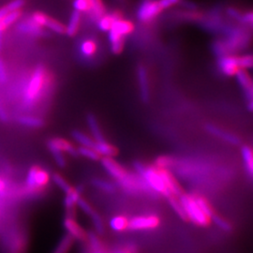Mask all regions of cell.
Wrapping results in <instances>:
<instances>
[{"label": "cell", "instance_id": "obj_34", "mask_svg": "<svg viewBox=\"0 0 253 253\" xmlns=\"http://www.w3.org/2000/svg\"><path fill=\"white\" fill-rule=\"evenodd\" d=\"M170 206L172 207V209L174 210V212L183 219H188L187 214L185 212V209L183 208L182 204H181L180 200L173 195H171L170 197H168Z\"/></svg>", "mask_w": 253, "mask_h": 253}, {"label": "cell", "instance_id": "obj_21", "mask_svg": "<svg viewBox=\"0 0 253 253\" xmlns=\"http://www.w3.org/2000/svg\"><path fill=\"white\" fill-rule=\"evenodd\" d=\"M82 188H73V190L70 192L66 193L65 199H64V206L68 212H70L72 215V212L73 209L75 208V206H77V202L78 200L81 198Z\"/></svg>", "mask_w": 253, "mask_h": 253}, {"label": "cell", "instance_id": "obj_12", "mask_svg": "<svg viewBox=\"0 0 253 253\" xmlns=\"http://www.w3.org/2000/svg\"><path fill=\"white\" fill-rule=\"evenodd\" d=\"M217 69L219 73L225 76H234L239 69L238 56L235 54H226L218 57Z\"/></svg>", "mask_w": 253, "mask_h": 253}, {"label": "cell", "instance_id": "obj_9", "mask_svg": "<svg viewBox=\"0 0 253 253\" xmlns=\"http://www.w3.org/2000/svg\"><path fill=\"white\" fill-rule=\"evenodd\" d=\"M30 18L32 19L38 26L41 27H46L57 34L65 33V26L59 21L46 15L43 12L37 11Z\"/></svg>", "mask_w": 253, "mask_h": 253}, {"label": "cell", "instance_id": "obj_11", "mask_svg": "<svg viewBox=\"0 0 253 253\" xmlns=\"http://www.w3.org/2000/svg\"><path fill=\"white\" fill-rule=\"evenodd\" d=\"M47 147L49 150H57L63 154L73 156L74 158L79 157L77 147L72 144L69 140L64 138L54 137V138L49 139L47 142Z\"/></svg>", "mask_w": 253, "mask_h": 253}, {"label": "cell", "instance_id": "obj_15", "mask_svg": "<svg viewBox=\"0 0 253 253\" xmlns=\"http://www.w3.org/2000/svg\"><path fill=\"white\" fill-rule=\"evenodd\" d=\"M159 170H160L161 175L163 177V182H164L166 188L170 191V193L175 197L181 196L183 194L182 189H181L179 184L177 183V181L174 179V177L172 176V174L168 172L167 170H161V169H159Z\"/></svg>", "mask_w": 253, "mask_h": 253}, {"label": "cell", "instance_id": "obj_23", "mask_svg": "<svg viewBox=\"0 0 253 253\" xmlns=\"http://www.w3.org/2000/svg\"><path fill=\"white\" fill-rule=\"evenodd\" d=\"M80 21H81V14L80 12L73 10L69 19L68 25L65 27V33L68 36H75L78 32L79 26H80Z\"/></svg>", "mask_w": 253, "mask_h": 253}, {"label": "cell", "instance_id": "obj_10", "mask_svg": "<svg viewBox=\"0 0 253 253\" xmlns=\"http://www.w3.org/2000/svg\"><path fill=\"white\" fill-rule=\"evenodd\" d=\"M63 227L67 234L71 235L74 240H78L80 242L87 241V233L72 215H68L65 217Z\"/></svg>", "mask_w": 253, "mask_h": 253}, {"label": "cell", "instance_id": "obj_47", "mask_svg": "<svg viewBox=\"0 0 253 253\" xmlns=\"http://www.w3.org/2000/svg\"><path fill=\"white\" fill-rule=\"evenodd\" d=\"M178 5L181 6L182 8L188 9V10H190V11L197 10V8H198L197 5H196L194 2L190 1V0H180V2H179Z\"/></svg>", "mask_w": 253, "mask_h": 253}, {"label": "cell", "instance_id": "obj_37", "mask_svg": "<svg viewBox=\"0 0 253 253\" xmlns=\"http://www.w3.org/2000/svg\"><path fill=\"white\" fill-rule=\"evenodd\" d=\"M194 198H195V201L197 202V204H198L200 208L203 210V212H204L209 218H211V217L214 216V212H213L212 208L209 206V204H208L206 200L204 199V198H202V197H194Z\"/></svg>", "mask_w": 253, "mask_h": 253}, {"label": "cell", "instance_id": "obj_43", "mask_svg": "<svg viewBox=\"0 0 253 253\" xmlns=\"http://www.w3.org/2000/svg\"><path fill=\"white\" fill-rule=\"evenodd\" d=\"M211 218L215 221V223L217 224V226L221 228L222 230H224V231H230L231 230V225L229 224V222H227L224 218L216 216L215 214Z\"/></svg>", "mask_w": 253, "mask_h": 253}, {"label": "cell", "instance_id": "obj_44", "mask_svg": "<svg viewBox=\"0 0 253 253\" xmlns=\"http://www.w3.org/2000/svg\"><path fill=\"white\" fill-rule=\"evenodd\" d=\"M227 14L231 17V18L236 20L238 22H240V19L242 16V12L239 9H235L234 7H228L226 9Z\"/></svg>", "mask_w": 253, "mask_h": 253}, {"label": "cell", "instance_id": "obj_3", "mask_svg": "<svg viewBox=\"0 0 253 253\" xmlns=\"http://www.w3.org/2000/svg\"><path fill=\"white\" fill-rule=\"evenodd\" d=\"M133 25L131 22L122 18L117 20L108 31L110 49L113 54H119L124 49V37L133 31Z\"/></svg>", "mask_w": 253, "mask_h": 253}, {"label": "cell", "instance_id": "obj_54", "mask_svg": "<svg viewBox=\"0 0 253 253\" xmlns=\"http://www.w3.org/2000/svg\"><path fill=\"white\" fill-rule=\"evenodd\" d=\"M246 168H247L248 172H250V174H252L253 176V162L249 166H247Z\"/></svg>", "mask_w": 253, "mask_h": 253}, {"label": "cell", "instance_id": "obj_28", "mask_svg": "<svg viewBox=\"0 0 253 253\" xmlns=\"http://www.w3.org/2000/svg\"><path fill=\"white\" fill-rule=\"evenodd\" d=\"M235 77H236V80L238 82L239 85L245 91L248 90L253 85V80L246 70H242V69L238 70L237 73H235Z\"/></svg>", "mask_w": 253, "mask_h": 253}, {"label": "cell", "instance_id": "obj_33", "mask_svg": "<svg viewBox=\"0 0 253 253\" xmlns=\"http://www.w3.org/2000/svg\"><path fill=\"white\" fill-rule=\"evenodd\" d=\"M78 149V154L79 156H82L87 160H90L93 162H98L101 160V157H100L99 154L97 153V151L92 148V147H86V146H80L77 148Z\"/></svg>", "mask_w": 253, "mask_h": 253}, {"label": "cell", "instance_id": "obj_13", "mask_svg": "<svg viewBox=\"0 0 253 253\" xmlns=\"http://www.w3.org/2000/svg\"><path fill=\"white\" fill-rule=\"evenodd\" d=\"M136 76L138 85L140 88V95L141 99L145 102H147L150 99V85H149V79L147 70L144 65L140 64L136 70Z\"/></svg>", "mask_w": 253, "mask_h": 253}, {"label": "cell", "instance_id": "obj_16", "mask_svg": "<svg viewBox=\"0 0 253 253\" xmlns=\"http://www.w3.org/2000/svg\"><path fill=\"white\" fill-rule=\"evenodd\" d=\"M207 129H208V132H210L211 134L216 136L217 138H220L223 141L228 142L230 144L237 145L239 143V139L235 134L230 133V132H228L226 130H224L222 128H219L218 126H215V125L208 124V125H207Z\"/></svg>", "mask_w": 253, "mask_h": 253}, {"label": "cell", "instance_id": "obj_51", "mask_svg": "<svg viewBox=\"0 0 253 253\" xmlns=\"http://www.w3.org/2000/svg\"><path fill=\"white\" fill-rule=\"evenodd\" d=\"M0 121L4 123H7L9 121V114L6 108L4 107V105L2 104L1 100H0Z\"/></svg>", "mask_w": 253, "mask_h": 253}, {"label": "cell", "instance_id": "obj_1", "mask_svg": "<svg viewBox=\"0 0 253 253\" xmlns=\"http://www.w3.org/2000/svg\"><path fill=\"white\" fill-rule=\"evenodd\" d=\"M226 40H218L213 43V52L217 56L234 54L235 52L246 49L250 45L253 38L251 32L242 28L229 27L227 29Z\"/></svg>", "mask_w": 253, "mask_h": 253}, {"label": "cell", "instance_id": "obj_19", "mask_svg": "<svg viewBox=\"0 0 253 253\" xmlns=\"http://www.w3.org/2000/svg\"><path fill=\"white\" fill-rule=\"evenodd\" d=\"M18 29L21 32L31 35V36L39 37L43 35L42 27L38 26L31 18H28L26 21L22 22L18 26Z\"/></svg>", "mask_w": 253, "mask_h": 253}, {"label": "cell", "instance_id": "obj_4", "mask_svg": "<svg viewBox=\"0 0 253 253\" xmlns=\"http://www.w3.org/2000/svg\"><path fill=\"white\" fill-rule=\"evenodd\" d=\"M134 168L138 174L145 181L149 190L163 194L166 197H170L172 195L166 188L159 169H156L153 167H147L141 163H134Z\"/></svg>", "mask_w": 253, "mask_h": 253}, {"label": "cell", "instance_id": "obj_30", "mask_svg": "<svg viewBox=\"0 0 253 253\" xmlns=\"http://www.w3.org/2000/svg\"><path fill=\"white\" fill-rule=\"evenodd\" d=\"M128 219L124 216H116L110 220V227L115 232H123L127 229Z\"/></svg>", "mask_w": 253, "mask_h": 253}, {"label": "cell", "instance_id": "obj_55", "mask_svg": "<svg viewBox=\"0 0 253 253\" xmlns=\"http://www.w3.org/2000/svg\"><path fill=\"white\" fill-rule=\"evenodd\" d=\"M249 110L253 112V98H252L249 102Z\"/></svg>", "mask_w": 253, "mask_h": 253}, {"label": "cell", "instance_id": "obj_49", "mask_svg": "<svg viewBox=\"0 0 253 253\" xmlns=\"http://www.w3.org/2000/svg\"><path fill=\"white\" fill-rule=\"evenodd\" d=\"M7 79H8V74H7V71H6L5 63L2 60V58H0V83L1 84L6 83Z\"/></svg>", "mask_w": 253, "mask_h": 253}, {"label": "cell", "instance_id": "obj_32", "mask_svg": "<svg viewBox=\"0 0 253 253\" xmlns=\"http://www.w3.org/2000/svg\"><path fill=\"white\" fill-rule=\"evenodd\" d=\"M51 178H52V180H53L54 184H55L60 190H62L63 192H65V194L68 193V192H70V191L73 189V186H71L70 183L66 180L61 174H59V173H57V172L53 173Z\"/></svg>", "mask_w": 253, "mask_h": 253}, {"label": "cell", "instance_id": "obj_36", "mask_svg": "<svg viewBox=\"0 0 253 253\" xmlns=\"http://www.w3.org/2000/svg\"><path fill=\"white\" fill-rule=\"evenodd\" d=\"M239 69H253V54H246L238 56Z\"/></svg>", "mask_w": 253, "mask_h": 253}, {"label": "cell", "instance_id": "obj_42", "mask_svg": "<svg viewBox=\"0 0 253 253\" xmlns=\"http://www.w3.org/2000/svg\"><path fill=\"white\" fill-rule=\"evenodd\" d=\"M242 157L244 160L246 167L249 166L253 162V150L249 146H244L242 148Z\"/></svg>", "mask_w": 253, "mask_h": 253}, {"label": "cell", "instance_id": "obj_26", "mask_svg": "<svg viewBox=\"0 0 253 253\" xmlns=\"http://www.w3.org/2000/svg\"><path fill=\"white\" fill-rule=\"evenodd\" d=\"M80 54L84 58H90L92 57L97 50V44L92 40H84L80 44Z\"/></svg>", "mask_w": 253, "mask_h": 253}, {"label": "cell", "instance_id": "obj_8", "mask_svg": "<svg viewBox=\"0 0 253 253\" xmlns=\"http://www.w3.org/2000/svg\"><path fill=\"white\" fill-rule=\"evenodd\" d=\"M160 225V218L155 215H144L133 217L128 220L127 229L131 231L151 230Z\"/></svg>", "mask_w": 253, "mask_h": 253}, {"label": "cell", "instance_id": "obj_24", "mask_svg": "<svg viewBox=\"0 0 253 253\" xmlns=\"http://www.w3.org/2000/svg\"><path fill=\"white\" fill-rule=\"evenodd\" d=\"M74 239L68 234L64 235L58 243L55 246V248L52 253H70L73 248Z\"/></svg>", "mask_w": 253, "mask_h": 253}, {"label": "cell", "instance_id": "obj_2", "mask_svg": "<svg viewBox=\"0 0 253 253\" xmlns=\"http://www.w3.org/2000/svg\"><path fill=\"white\" fill-rule=\"evenodd\" d=\"M47 75L45 68L42 65H39L29 77L24 90L23 104L26 108L34 107L37 102L41 100L45 87Z\"/></svg>", "mask_w": 253, "mask_h": 253}, {"label": "cell", "instance_id": "obj_7", "mask_svg": "<svg viewBox=\"0 0 253 253\" xmlns=\"http://www.w3.org/2000/svg\"><path fill=\"white\" fill-rule=\"evenodd\" d=\"M162 7L160 6L159 0H141L136 15L137 18L142 23H149L157 18L162 12Z\"/></svg>", "mask_w": 253, "mask_h": 253}, {"label": "cell", "instance_id": "obj_48", "mask_svg": "<svg viewBox=\"0 0 253 253\" xmlns=\"http://www.w3.org/2000/svg\"><path fill=\"white\" fill-rule=\"evenodd\" d=\"M180 2V0H159L160 6L162 7V9H166L169 8H172L175 5H178Z\"/></svg>", "mask_w": 253, "mask_h": 253}, {"label": "cell", "instance_id": "obj_53", "mask_svg": "<svg viewBox=\"0 0 253 253\" xmlns=\"http://www.w3.org/2000/svg\"><path fill=\"white\" fill-rule=\"evenodd\" d=\"M246 92V96L249 100H251L252 98H253V85L248 89V90L245 91Z\"/></svg>", "mask_w": 253, "mask_h": 253}, {"label": "cell", "instance_id": "obj_50", "mask_svg": "<svg viewBox=\"0 0 253 253\" xmlns=\"http://www.w3.org/2000/svg\"><path fill=\"white\" fill-rule=\"evenodd\" d=\"M9 192L8 183L4 180L2 177H0V197H4Z\"/></svg>", "mask_w": 253, "mask_h": 253}, {"label": "cell", "instance_id": "obj_14", "mask_svg": "<svg viewBox=\"0 0 253 253\" xmlns=\"http://www.w3.org/2000/svg\"><path fill=\"white\" fill-rule=\"evenodd\" d=\"M100 162L104 170L108 172L109 175L118 181V183L127 173L126 169L113 158H101Z\"/></svg>", "mask_w": 253, "mask_h": 253}, {"label": "cell", "instance_id": "obj_38", "mask_svg": "<svg viewBox=\"0 0 253 253\" xmlns=\"http://www.w3.org/2000/svg\"><path fill=\"white\" fill-rule=\"evenodd\" d=\"M172 164H173V161L170 157L163 156L156 160V166L158 167V169H161V170H167L169 167L172 166Z\"/></svg>", "mask_w": 253, "mask_h": 253}, {"label": "cell", "instance_id": "obj_5", "mask_svg": "<svg viewBox=\"0 0 253 253\" xmlns=\"http://www.w3.org/2000/svg\"><path fill=\"white\" fill-rule=\"evenodd\" d=\"M51 179L50 173L41 166L34 165L27 172L25 190L28 195L41 193L49 185Z\"/></svg>", "mask_w": 253, "mask_h": 253}, {"label": "cell", "instance_id": "obj_25", "mask_svg": "<svg viewBox=\"0 0 253 253\" xmlns=\"http://www.w3.org/2000/svg\"><path fill=\"white\" fill-rule=\"evenodd\" d=\"M72 137L74 139L75 142H77L80 146H86V147H92L94 146L95 141L86 135L84 132H83L81 130L78 129H74L72 131Z\"/></svg>", "mask_w": 253, "mask_h": 253}, {"label": "cell", "instance_id": "obj_18", "mask_svg": "<svg viewBox=\"0 0 253 253\" xmlns=\"http://www.w3.org/2000/svg\"><path fill=\"white\" fill-rule=\"evenodd\" d=\"M93 148L97 151L101 158H114L118 155V148L105 141L95 142Z\"/></svg>", "mask_w": 253, "mask_h": 253}, {"label": "cell", "instance_id": "obj_56", "mask_svg": "<svg viewBox=\"0 0 253 253\" xmlns=\"http://www.w3.org/2000/svg\"><path fill=\"white\" fill-rule=\"evenodd\" d=\"M2 45H3V33H0V51L2 49Z\"/></svg>", "mask_w": 253, "mask_h": 253}, {"label": "cell", "instance_id": "obj_35", "mask_svg": "<svg viewBox=\"0 0 253 253\" xmlns=\"http://www.w3.org/2000/svg\"><path fill=\"white\" fill-rule=\"evenodd\" d=\"M90 218L93 223V227L95 229V232L99 235H102L104 233V225L100 215L96 211H94L90 215Z\"/></svg>", "mask_w": 253, "mask_h": 253}, {"label": "cell", "instance_id": "obj_27", "mask_svg": "<svg viewBox=\"0 0 253 253\" xmlns=\"http://www.w3.org/2000/svg\"><path fill=\"white\" fill-rule=\"evenodd\" d=\"M90 11L92 16L96 21L106 14V9L102 0H89Z\"/></svg>", "mask_w": 253, "mask_h": 253}, {"label": "cell", "instance_id": "obj_6", "mask_svg": "<svg viewBox=\"0 0 253 253\" xmlns=\"http://www.w3.org/2000/svg\"><path fill=\"white\" fill-rule=\"evenodd\" d=\"M179 200L183 208L185 209L188 218H190V220H192L194 223H196L200 226L208 225L210 218L200 208L194 197L182 194L179 196Z\"/></svg>", "mask_w": 253, "mask_h": 253}, {"label": "cell", "instance_id": "obj_41", "mask_svg": "<svg viewBox=\"0 0 253 253\" xmlns=\"http://www.w3.org/2000/svg\"><path fill=\"white\" fill-rule=\"evenodd\" d=\"M77 206L81 208L82 211H83L84 214L88 215L89 217H90L91 214L95 211V210L92 208L90 205H89V203H88L87 201H85L84 198H82V197L80 199L78 200Z\"/></svg>", "mask_w": 253, "mask_h": 253}, {"label": "cell", "instance_id": "obj_22", "mask_svg": "<svg viewBox=\"0 0 253 253\" xmlns=\"http://www.w3.org/2000/svg\"><path fill=\"white\" fill-rule=\"evenodd\" d=\"M16 122L21 126L31 127V128H40L44 126V121L42 118H37L34 116L22 115L16 118Z\"/></svg>", "mask_w": 253, "mask_h": 253}, {"label": "cell", "instance_id": "obj_17", "mask_svg": "<svg viewBox=\"0 0 253 253\" xmlns=\"http://www.w3.org/2000/svg\"><path fill=\"white\" fill-rule=\"evenodd\" d=\"M86 123L90 129L91 134L93 137V140L95 142H103L105 141V138L102 134V131L100 129L99 121L94 114H87L86 116Z\"/></svg>", "mask_w": 253, "mask_h": 253}, {"label": "cell", "instance_id": "obj_52", "mask_svg": "<svg viewBox=\"0 0 253 253\" xmlns=\"http://www.w3.org/2000/svg\"><path fill=\"white\" fill-rule=\"evenodd\" d=\"M11 10L9 9V6H8V4L6 5V6H4V7H2L1 9H0V21L2 20V19L4 18L9 12H10Z\"/></svg>", "mask_w": 253, "mask_h": 253}, {"label": "cell", "instance_id": "obj_57", "mask_svg": "<svg viewBox=\"0 0 253 253\" xmlns=\"http://www.w3.org/2000/svg\"><path fill=\"white\" fill-rule=\"evenodd\" d=\"M1 215H2V210H1V208H0V217H1Z\"/></svg>", "mask_w": 253, "mask_h": 253}, {"label": "cell", "instance_id": "obj_39", "mask_svg": "<svg viewBox=\"0 0 253 253\" xmlns=\"http://www.w3.org/2000/svg\"><path fill=\"white\" fill-rule=\"evenodd\" d=\"M74 10L78 12H84L90 10L89 0H73Z\"/></svg>", "mask_w": 253, "mask_h": 253}, {"label": "cell", "instance_id": "obj_45", "mask_svg": "<svg viewBox=\"0 0 253 253\" xmlns=\"http://www.w3.org/2000/svg\"><path fill=\"white\" fill-rule=\"evenodd\" d=\"M240 23H243L253 28V10L243 13L240 19Z\"/></svg>", "mask_w": 253, "mask_h": 253}, {"label": "cell", "instance_id": "obj_46", "mask_svg": "<svg viewBox=\"0 0 253 253\" xmlns=\"http://www.w3.org/2000/svg\"><path fill=\"white\" fill-rule=\"evenodd\" d=\"M26 4L25 0H12L10 1L8 6L11 11H16V10H20L22 9Z\"/></svg>", "mask_w": 253, "mask_h": 253}, {"label": "cell", "instance_id": "obj_29", "mask_svg": "<svg viewBox=\"0 0 253 253\" xmlns=\"http://www.w3.org/2000/svg\"><path fill=\"white\" fill-rule=\"evenodd\" d=\"M21 16V11H10L4 18L0 21V33H3L7 28L14 24Z\"/></svg>", "mask_w": 253, "mask_h": 253}, {"label": "cell", "instance_id": "obj_31", "mask_svg": "<svg viewBox=\"0 0 253 253\" xmlns=\"http://www.w3.org/2000/svg\"><path fill=\"white\" fill-rule=\"evenodd\" d=\"M91 183L95 188L102 190L103 192H106V193H113L116 190V187L113 183L101 178H93L91 180Z\"/></svg>", "mask_w": 253, "mask_h": 253}, {"label": "cell", "instance_id": "obj_20", "mask_svg": "<svg viewBox=\"0 0 253 253\" xmlns=\"http://www.w3.org/2000/svg\"><path fill=\"white\" fill-rule=\"evenodd\" d=\"M122 18V15L120 12L118 11H113L109 14H104L102 17H100L97 21V26L100 31L103 32H107L110 30V28L113 26V24L118 20V19Z\"/></svg>", "mask_w": 253, "mask_h": 253}, {"label": "cell", "instance_id": "obj_58", "mask_svg": "<svg viewBox=\"0 0 253 253\" xmlns=\"http://www.w3.org/2000/svg\"><path fill=\"white\" fill-rule=\"evenodd\" d=\"M118 1H120V2H124V1H126V0H118Z\"/></svg>", "mask_w": 253, "mask_h": 253}, {"label": "cell", "instance_id": "obj_40", "mask_svg": "<svg viewBox=\"0 0 253 253\" xmlns=\"http://www.w3.org/2000/svg\"><path fill=\"white\" fill-rule=\"evenodd\" d=\"M52 156H53V159H54V163H56V165L59 167V168H64L66 167L67 165V161H66V158L64 156V154L60 151H57V150H49Z\"/></svg>", "mask_w": 253, "mask_h": 253}]
</instances>
